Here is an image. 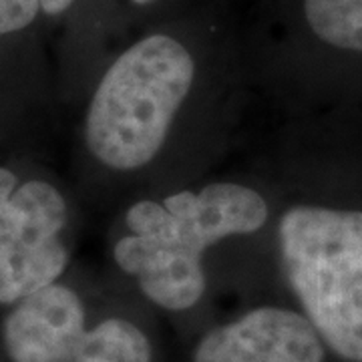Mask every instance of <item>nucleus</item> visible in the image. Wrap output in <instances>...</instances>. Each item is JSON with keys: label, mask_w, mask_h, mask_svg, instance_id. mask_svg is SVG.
Instances as JSON below:
<instances>
[{"label": "nucleus", "mask_w": 362, "mask_h": 362, "mask_svg": "<svg viewBox=\"0 0 362 362\" xmlns=\"http://www.w3.org/2000/svg\"><path fill=\"white\" fill-rule=\"evenodd\" d=\"M268 220L262 195L238 183H211L202 192L168 195L161 204L127 209L129 235L117 242V266L137 276L143 294L171 312L195 306L206 292L202 256L230 235L258 232Z\"/></svg>", "instance_id": "obj_1"}, {"label": "nucleus", "mask_w": 362, "mask_h": 362, "mask_svg": "<svg viewBox=\"0 0 362 362\" xmlns=\"http://www.w3.org/2000/svg\"><path fill=\"white\" fill-rule=\"evenodd\" d=\"M189 51L168 35L135 42L105 73L90 99L85 141L107 168L133 171L159 153L194 85Z\"/></svg>", "instance_id": "obj_2"}, {"label": "nucleus", "mask_w": 362, "mask_h": 362, "mask_svg": "<svg viewBox=\"0 0 362 362\" xmlns=\"http://www.w3.org/2000/svg\"><path fill=\"white\" fill-rule=\"evenodd\" d=\"M286 280L328 349L362 362V209L296 206L278 223Z\"/></svg>", "instance_id": "obj_3"}, {"label": "nucleus", "mask_w": 362, "mask_h": 362, "mask_svg": "<svg viewBox=\"0 0 362 362\" xmlns=\"http://www.w3.org/2000/svg\"><path fill=\"white\" fill-rule=\"evenodd\" d=\"M2 340L13 362H151V344L135 324L109 318L87 328L81 298L57 282L16 302Z\"/></svg>", "instance_id": "obj_4"}, {"label": "nucleus", "mask_w": 362, "mask_h": 362, "mask_svg": "<svg viewBox=\"0 0 362 362\" xmlns=\"http://www.w3.org/2000/svg\"><path fill=\"white\" fill-rule=\"evenodd\" d=\"M66 226L63 195L47 181H26L0 168V304H16L57 282L69 264L61 242Z\"/></svg>", "instance_id": "obj_5"}, {"label": "nucleus", "mask_w": 362, "mask_h": 362, "mask_svg": "<svg viewBox=\"0 0 362 362\" xmlns=\"http://www.w3.org/2000/svg\"><path fill=\"white\" fill-rule=\"evenodd\" d=\"M194 362H324V342L304 314L264 306L211 330Z\"/></svg>", "instance_id": "obj_6"}, {"label": "nucleus", "mask_w": 362, "mask_h": 362, "mask_svg": "<svg viewBox=\"0 0 362 362\" xmlns=\"http://www.w3.org/2000/svg\"><path fill=\"white\" fill-rule=\"evenodd\" d=\"M304 13L318 39L362 52V0H304Z\"/></svg>", "instance_id": "obj_7"}, {"label": "nucleus", "mask_w": 362, "mask_h": 362, "mask_svg": "<svg viewBox=\"0 0 362 362\" xmlns=\"http://www.w3.org/2000/svg\"><path fill=\"white\" fill-rule=\"evenodd\" d=\"M40 11L39 0H0V37L23 30Z\"/></svg>", "instance_id": "obj_8"}, {"label": "nucleus", "mask_w": 362, "mask_h": 362, "mask_svg": "<svg viewBox=\"0 0 362 362\" xmlns=\"http://www.w3.org/2000/svg\"><path fill=\"white\" fill-rule=\"evenodd\" d=\"M73 2H75V0H39L40 11L45 14H51V16H57V14L69 11V6H71ZM133 2H137V4H151V2H156V0H133Z\"/></svg>", "instance_id": "obj_9"}]
</instances>
